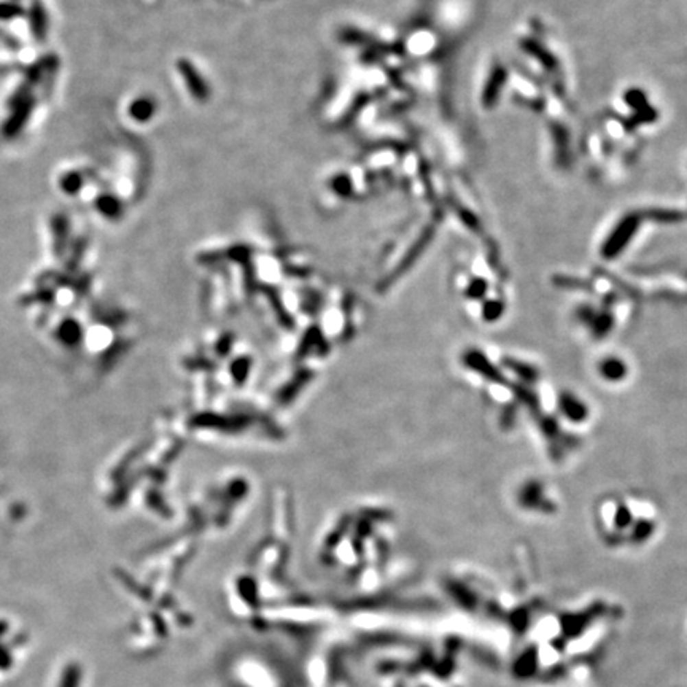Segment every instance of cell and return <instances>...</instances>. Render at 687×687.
Segmentation results:
<instances>
[{
	"instance_id": "obj_1",
	"label": "cell",
	"mask_w": 687,
	"mask_h": 687,
	"mask_svg": "<svg viewBox=\"0 0 687 687\" xmlns=\"http://www.w3.org/2000/svg\"><path fill=\"white\" fill-rule=\"evenodd\" d=\"M32 29L37 37L42 38L47 31V16H45V12L40 5H35L34 12H32Z\"/></svg>"
},
{
	"instance_id": "obj_3",
	"label": "cell",
	"mask_w": 687,
	"mask_h": 687,
	"mask_svg": "<svg viewBox=\"0 0 687 687\" xmlns=\"http://www.w3.org/2000/svg\"><path fill=\"white\" fill-rule=\"evenodd\" d=\"M519 666H520L517 670L519 676H528L530 671L536 668V655H533V653L522 655L519 660Z\"/></svg>"
},
{
	"instance_id": "obj_4",
	"label": "cell",
	"mask_w": 687,
	"mask_h": 687,
	"mask_svg": "<svg viewBox=\"0 0 687 687\" xmlns=\"http://www.w3.org/2000/svg\"><path fill=\"white\" fill-rule=\"evenodd\" d=\"M23 10L16 3H0V19H12L21 14Z\"/></svg>"
},
{
	"instance_id": "obj_2",
	"label": "cell",
	"mask_w": 687,
	"mask_h": 687,
	"mask_svg": "<svg viewBox=\"0 0 687 687\" xmlns=\"http://www.w3.org/2000/svg\"><path fill=\"white\" fill-rule=\"evenodd\" d=\"M80 185H82V177H80L78 174H67V175H64V177L61 178V188H62V191H66L69 194H75V193H78V188H80Z\"/></svg>"
}]
</instances>
